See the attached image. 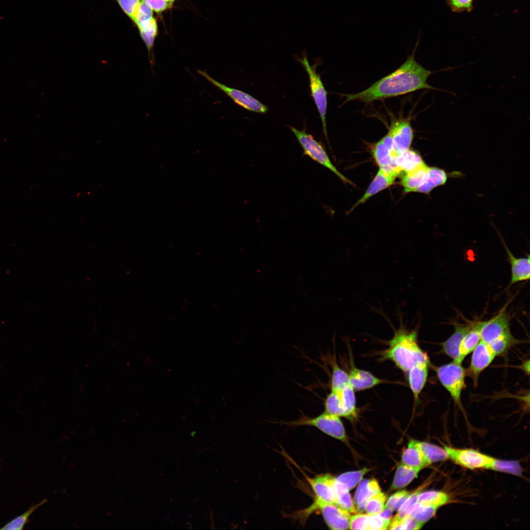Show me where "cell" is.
<instances>
[{"label":"cell","mask_w":530,"mask_h":530,"mask_svg":"<svg viewBox=\"0 0 530 530\" xmlns=\"http://www.w3.org/2000/svg\"><path fill=\"white\" fill-rule=\"evenodd\" d=\"M46 500H44L42 502L32 505L28 510H27L25 513L22 515L15 518L9 523H7L5 525L0 528V530H21L23 529L25 524L27 523V520L29 516L33 513V512L37 509L40 505L43 504Z\"/></svg>","instance_id":"f35d334b"},{"label":"cell","mask_w":530,"mask_h":530,"mask_svg":"<svg viewBox=\"0 0 530 530\" xmlns=\"http://www.w3.org/2000/svg\"><path fill=\"white\" fill-rule=\"evenodd\" d=\"M289 427L310 426L317 428L325 434L342 441L346 440V434L340 417L324 411L320 415L310 418L302 416L291 422H282Z\"/></svg>","instance_id":"5b68a950"},{"label":"cell","mask_w":530,"mask_h":530,"mask_svg":"<svg viewBox=\"0 0 530 530\" xmlns=\"http://www.w3.org/2000/svg\"><path fill=\"white\" fill-rule=\"evenodd\" d=\"M424 525L409 515L403 519L398 520L393 519L390 522L388 529L390 530H419Z\"/></svg>","instance_id":"60d3db41"},{"label":"cell","mask_w":530,"mask_h":530,"mask_svg":"<svg viewBox=\"0 0 530 530\" xmlns=\"http://www.w3.org/2000/svg\"><path fill=\"white\" fill-rule=\"evenodd\" d=\"M507 306L488 320L480 322V335L481 340L489 344L498 339L511 333L510 317L506 312Z\"/></svg>","instance_id":"30bf717a"},{"label":"cell","mask_w":530,"mask_h":530,"mask_svg":"<svg viewBox=\"0 0 530 530\" xmlns=\"http://www.w3.org/2000/svg\"><path fill=\"white\" fill-rule=\"evenodd\" d=\"M153 12L152 9L141 0L133 20L139 30L146 28L151 24L154 19Z\"/></svg>","instance_id":"d590c367"},{"label":"cell","mask_w":530,"mask_h":530,"mask_svg":"<svg viewBox=\"0 0 530 530\" xmlns=\"http://www.w3.org/2000/svg\"><path fill=\"white\" fill-rule=\"evenodd\" d=\"M331 365V391L339 392L348 384V374L339 366L335 358Z\"/></svg>","instance_id":"f546056e"},{"label":"cell","mask_w":530,"mask_h":530,"mask_svg":"<svg viewBox=\"0 0 530 530\" xmlns=\"http://www.w3.org/2000/svg\"><path fill=\"white\" fill-rule=\"evenodd\" d=\"M449 459L470 470L488 469L494 458L472 449H458L446 446Z\"/></svg>","instance_id":"9c48e42d"},{"label":"cell","mask_w":530,"mask_h":530,"mask_svg":"<svg viewBox=\"0 0 530 530\" xmlns=\"http://www.w3.org/2000/svg\"><path fill=\"white\" fill-rule=\"evenodd\" d=\"M424 487V485L418 488L416 491L411 492L407 499L397 511V514L394 517V519L400 520L409 515L411 513L419 503V494Z\"/></svg>","instance_id":"8d00e7d4"},{"label":"cell","mask_w":530,"mask_h":530,"mask_svg":"<svg viewBox=\"0 0 530 530\" xmlns=\"http://www.w3.org/2000/svg\"><path fill=\"white\" fill-rule=\"evenodd\" d=\"M387 497L381 491L369 498L365 505V510L367 514L373 515L379 513L385 507Z\"/></svg>","instance_id":"ab89813d"},{"label":"cell","mask_w":530,"mask_h":530,"mask_svg":"<svg viewBox=\"0 0 530 530\" xmlns=\"http://www.w3.org/2000/svg\"><path fill=\"white\" fill-rule=\"evenodd\" d=\"M411 493V492L406 490L395 492L388 499L385 507L389 508L393 511H398Z\"/></svg>","instance_id":"b9f144b4"},{"label":"cell","mask_w":530,"mask_h":530,"mask_svg":"<svg viewBox=\"0 0 530 530\" xmlns=\"http://www.w3.org/2000/svg\"><path fill=\"white\" fill-rule=\"evenodd\" d=\"M147 4L153 11L156 12H161L171 8L173 3L167 0H142Z\"/></svg>","instance_id":"7dc6e473"},{"label":"cell","mask_w":530,"mask_h":530,"mask_svg":"<svg viewBox=\"0 0 530 530\" xmlns=\"http://www.w3.org/2000/svg\"><path fill=\"white\" fill-rule=\"evenodd\" d=\"M336 504L345 509L349 513L355 514L358 511L355 507L349 491L343 484L339 482L335 477L334 481Z\"/></svg>","instance_id":"4316f807"},{"label":"cell","mask_w":530,"mask_h":530,"mask_svg":"<svg viewBox=\"0 0 530 530\" xmlns=\"http://www.w3.org/2000/svg\"><path fill=\"white\" fill-rule=\"evenodd\" d=\"M197 72L228 95L235 103L246 110L259 113H265L267 111L268 108L266 106L249 94L219 82L205 71L197 69Z\"/></svg>","instance_id":"ba28073f"},{"label":"cell","mask_w":530,"mask_h":530,"mask_svg":"<svg viewBox=\"0 0 530 530\" xmlns=\"http://www.w3.org/2000/svg\"><path fill=\"white\" fill-rule=\"evenodd\" d=\"M401 462L421 470L430 464L422 450L419 441L413 439L409 441L408 447L403 451Z\"/></svg>","instance_id":"44dd1931"},{"label":"cell","mask_w":530,"mask_h":530,"mask_svg":"<svg viewBox=\"0 0 530 530\" xmlns=\"http://www.w3.org/2000/svg\"><path fill=\"white\" fill-rule=\"evenodd\" d=\"M511 267V279L510 285L529 280L530 278V258L527 257L517 258L515 257L503 242Z\"/></svg>","instance_id":"e0dca14e"},{"label":"cell","mask_w":530,"mask_h":530,"mask_svg":"<svg viewBox=\"0 0 530 530\" xmlns=\"http://www.w3.org/2000/svg\"><path fill=\"white\" fill-rule=\"evenodd\" d=\"M521 341L515 339L511 333L505 335L488 344L496 356H504L510 348Z\"/></svg>","instance_id":"1f68e13d"},{"label":"cell","mask_w":530,"mask_h":530,"mask_svg":"<svg viewBox=\"0 0 530 530\" xmlns=\"http://www.w3.org/2000/svg\"><path fill=\"white\" fill-rule=\"evenodd\" d=\"M398 314L399 327L394 329V336L388 342L389 347L382 353V358L393 361L406 373L415 365L430 362L427 353L418 344L416 329H407L403 324L401 313L399 310Z\"/></svg>","instance_id":"7a4b0ae2"},{"label":"cell","mask_w":530,"mask_h":530,"mask_svg":"<svg viewBox=\"0 0 530 530\" xmlns=\"http://www.w3.org/2000/svg\"><path fill=\"white\" fill-rule=\"evenodd\" d=\"M325 411L339 417H344L339 392L331 391L324 401Z\"/></svg>","instance_id":"e575fe53"},{"label":"cell","mask_w":530,"mask_h":530,"mask_svg":"<svg viewBox=\"0 0 530 530\" xmlns=\"http://www.w3.org/2000/svg\"><path fill=\"white\" fill-rule=\"evenodd\" d=\"M470 326L471 323L468 324H454L453 333L440 344L442 353L451 358L452 361L461 363L459 360V348L462 340Z\"/></svg>","instance_id":"d6986e66"},{"label":"cell","mask_w":530,"mask_h":530,"mask_svg":"<svg viewBox=\"0 0 530 530\" xmlns=\"http://www.w3.org/2000/svg\"><path fill=\"white\" fill-rule=\"evenodd\" d=\"M394 162L398 176L403 173L413 170L425 164L419 154L410 149L401 154L396 156Z\"/></svg>","instance_id":"603a6c76"},{"label":"cell","mask_w":530,"mask_h":530,"mask_svg":"<svg viewBox=\"0 0 530 530\" xmlns=\"http://www.w3.org/2000/svg\"><path fill=\"white\" fill-rule=\"evenodd\" d=\"M350 357L348 384L355 391L369 389L385 382L384 380L374 376L369 371L356 368L352 356Z\"/></svg>","instance_id":"9a60e30c"},{"label":"cell","mask_w":530,"mask_h":530,"mask_svg":"<svg viewBox=\"0 0 530 530\" xmlns=\"http://www.w3.org/2000/svg\"><path fill=\"white\" fill-rule=\"evenodd\" d=\"M390 520H386L379 514L369 515L368 519L367 530H381L388 529Z\"/></svg>","instance_id":"ee69618b"},{"label":"cell","mask_w":530,"mask_h":530,"mask_svg":"<svg viewBox=\"0 0 530 530\" xmlns=\"http://www.w3.org/2000/svg\"><path fill=\"white\" fill-rule=\"evenodd\" d=\"M393 512V510L391 509L385 507L383 510L378 514L384 519L391 521Z\"/></svg>","instance_id":"c3c4849f"},{"label":"cell","mask_w":530,"mask_h":530,"mask_svg":"<svg viewBox=\"0 0 530 530\" xmlns=\"http://www.w3.org/2000/svg\"><path fill=\"white\" fill-rule=\"evenodd\" d=\"M388 133L392 138L393 150L396 156L409 149L413 141L414 133L408 119H398L392 122Z\"/></svg>","instance_id":"7c38bea8"},{"label":"cell","mask_w":530,"mask_h":530,"mask_svg":"<svg viewBox=\"0 0 530 530\" xmlns=\"http://www.w3.org/2000/svg\"><path fill=\"white\" fill-rule=\"evenodd\" d=\"M123 11L133 21L140 4V0H117Z\"/></svg>","instance_id":"f6af8a7d"},{"label":"cell","mask_w":530,"mask_h":530,"mask_svg":"<svg viewBox=\"0 0 530 530\" xmlns=\"http://www.w3.org/2000/svg\"><path fill=\"white\" fill-rule=\"evenodd\" d=\"M397 176L394 173L388 172L382 168H379L364 194L355 204L349 212L359 205L366 202L371 196L392 185Z\"/></svg>","instance_id":"2e32d148"},{"label":"cell","mask_w":530,"mask_h":530,"mask_svg":"<svg viewBox=\"0 0 530 530\" xmlns=\"http://www.w3.org/2000/svg\"><path fill=\"white\" fill-rule=\"evenodd\" d=\"M289 127L302 148L304 155L330 170L344 183L353 185V183L339 171L332 163L322 144L312 135L308 133L305 129L298 130L292 127Z\"/></svg>","instance_id":"277c9868"},{"label":"cell","mask_w":530,"mask_h":530,"mask_svg":"<svg viewBox=\"0 0 530 530\" xmlns=\"http://www.w3.org/2000/svg\"><path fill=\"white\" fill-rule=\"evenodd\" d=\"M447 180V175L443 169L429 167L426 181L416 192L428 194L435 187L444 185Z\"/></svg>","instance_id":"484cf974"},{"label":"cell","mask_w":530,"mask_h":530,"mask_svg":"<svg viewBox=\"0 0 530 530\" xmlns=\"http://www.w3.org/2000/svg\"><path fill=\"white\" fill-rule=\"evenodd\" d=\"M370 470V469L365 467L360 470L344 473L336 478L349 491L354 488L362 479L363 476Z\"/></svg>","instance_id":"836d02e7"},{"label":"cell","mask_w":530,"mask_h":530,"mask_svg":"<svg viewBox=\"0 0 530 530\" xmlns=\"http://www.w3.org/2000/svg\"><path fill=\"white\" fill-rule=\"evenodd\" d=\"M450 499L448 494L441 491H421L419 495V503L421 504L431 505L439 508L448 504Z\"/></svg>","instance_id":"f1b7e54d"},{"label":"cell","mask_w":530,"mask_h":530,"mask_svg":"<svg viewBox=\"0 0 530 530\" xmlns=\"http://www.w3.org/2000/svg\"><path fill=\"white\" fill-rule=\"evenodd\" d=\"M488 470L508 473L520 476L523 473V469L520 463L513 460H503L494 458L489 465Z\"/></svg>","instance_id":"4dcf8cb0"},{"label":"cell","mask_w":530,"mask_h":530,"mask_svg":"<svg viewBox=\"0 0 530 530\" xmlns=\"http://www.w3.org/2000/svg\"><path fill=\"white\" fill-rule=\"evenodd\" d=\"M420 446L429 462H434L446 460L448 459L447 451L445 448L424 442L419 441Z\"/></svg>","instance_id":"d6a6232c"},{"label":"cell","mask_w":530,"mask_h":530,"mask_svg":"<svg viewBox=\"0 0 530 530\" xmlns=\"http://www.w3.org/2000/svg\"><path fill=\"white\" fill-rule=\"evenodd\" d=\"M306 478L315 494V497L336 504L334 476L326 473L317 475L314 477L306 476Z\"/></svg>","instance_id":"5bb4252c"},{"label":"cell","mask_w":530,"mask_h":530,"mask_svg":"<svg viewBox=\"0 0 530 530\" xmlns=\"http://www.w3.org/2000/svg\"><path fill=\"white\" fill-rule=\"evenodd\" d=\"M380 491L381 489L375 479H362L359 483L354 497L353 502L357 511H364L369 498Z\"/></svg>","instance_id":"ffe728a7"},{"label":"cell","mask_w":530,"mask_h":530,"mask_svg":"<svg viewBox=\"0 0 530 530\" xmlns=\"http://www.w3.org/2000/svg\"><path fill=\"white\" fill-rule=\"evenodd\" d=\"M420 35L411 55L396 70L373 83L366 89L355 94H346L345 103L357 100L370 104L406 94L422 89H437L427 80L432 72L420 65L415 54L420 42Z\"/></svg>","instance_id":"6da1fadb"},{"label":"cell","mask_w":530,"mask_h":530,"mask_svg":"<svg viewBox=\"0 0 530 530\" xmlns=\"http://www.w3.org/2000/svg\"><path fill=\"white\" fill-rule=\"evenodd\" d=\"M167 0L169 1L170 2L173 3V4L174 2L175 1V0Z\"/></svg>","instance_id":"681fc988"},{"label":"cell","mask_w":530,"mask_h":530,"mask_svg":"<svg viewBox=\"0 0 530 530\" xmlns=\"http://www.w3.org/2000/svg\"><path fill=\"white\" fill-rule=\"evenodd\" d=\"M496 356L489 345L481 340L473 350L470 365L465 372L466 375L472 379L475 387L478 385L481 373L491 364Z\"/></svg>","instance_id":"8fae6325"},{"label":"cell","mask_w":530,"mask_h":530,"mask_svg":"<svg viewBox=\"0 0 530 530\" xmlns=\"http://www.w3.org/2000/svg\"><path fill=\"white\" fill-rule=\"evenodd\" d=\"M308 74L309 80L311 96L313 97L321 119L323 132L329 143L328 139L326 116L327 107V92L325 89L320 75L316 71L315 65L310 64L307 56L303 54L302 58L298 59Z\"/></svg>","instance_id":"52a82bcc"},{"label":"cell","mask_w":530,"mask_h":530,"mask_svg":"<svg viewBox=\"0 0 530 530\" xmlns=\"http://www.w3.org/2000/svg\"><path fill=\"white\" fill-rule=\"evenodd\" d=\"M438 509L433 505L418 503L409 515L418 522L424 524L435 515Z\"/></svg>","instance_id":"74e56055"},{"label":"cell","mask_w":530,"mask_h":530,"mask_svg":"<svg viewBox=\"0 0 530 530\" xmlns=\"http://www.w3.org/2000/svg\"><path fill=\"white\" fill-rule=\"evenodd\" d=\"M421 470L401 462L398 465L391 489L396 490L406 486L417 477Z\"/></svg>","instance_id":"d4e9b609"},{"label":"cell","mask_w":530,"mask_h":530,"mask_svg":"<svg viewBox=\"0 0 530 530\" xmlns=\"http://www.w3.org/2000/svg\"><path fill=\"white\" fill-rule=\"evenodd\" d=\"M429 166L425 163L413 170L403 173L401 176V184L405 193L416 192L426 181L428 174Z\"/></svg>","instance_id":"7402d4cb"},{"label":"cell","mask_w":530,"mask_h":530,"mask_svg":"<svg viewBox=\"0 0 530 530\" xmlns=\"http://www.w3.org/2000/svg\"><path fill=\"white\" fill-rule=\"evenodd\" d=\"M480 325V322H471L470 327L464 336L459 346L460 363H462L466 356L473 351L481 341Z\"/></svg>","instance_id":"cb8c5ba5"},{"label":"cell","mask_w":530,"mask_h":530,"mask_svg":"<svg viewBox=\"0 0 530 530\" xmlns=\"http://www.w3.org/2000/svg\"><path fill=\"white\" fill-rule=\"evenodd\" d=\"M354 390L348 384L339 394L344 412V418L353 420L357 417V411Z\"/></svg>","instance_id":"83f0119b"},{"label":"cell","mask_w":530,"mask_h":530,"mask_svg":"<svg viewBox=\"0 0 530 530\" xmlns=\"http://www.w3.org/2000/svg\"><path fill=\"white\" fill-rule=\"evenodd\" d=\"M434 370L438 379L448 391L452 399L455 408H458L465 414L461 402V394L465 386V370L461 363L452 362L439 367Z\"/></svg>","instance_id":"3957f363"},{"label":"cell","mask_w":530,"mask_h":530,"mask_svg":"<svg viewBox=\"0 0 530 530\" xmlns=\"http://www.w3.org/2000/svg\"><path fill=\"white\" fill-rule=\"evenodd\" d=\"M429 363L430 362L419 363L413 366L406 373L409 385L414 397L415 406L418 401L419 396L427 381Z\"/></svg>","instance_id":"ac0fdd59"},{"label":"cell","mask_w":530,"mask_h":530,"mask_svg":"<svg viewBox=\"0 0 530 530\" xmlns=\"http://www.w3.org/2000/svg\"><path fill=\"white\" fill-rule=\"evenodd\" d=\"M350 516L349 529L367 530L369 514L355 513Z\"/></svg>","instance_id":"bcb514c9"},{"label":"cell","mask_w":530,"mask_h":530,"mask_svg":"<svg viewBox=\"0 0 530 530\" xmlns=\"http://www.w3.org/2000/svg\"><path fill=\"white\" fill-rule=\"evenodd\" d=\"M318 510L331 530H342L349 529L350 513L338 505L324 501L315 497L313 503L306 509L300 511L301 514L306 516Z\"/></svg>","instance_id":"8992f818"},{"label":"cell","mask_w":530,"mask_h":530,"mask_svg":"<svg viewBox=\"0 0 530 530\" xmlns=\"http://www.w3.org/2000/svg\"><path fill=\"white\" fill-rule=\"evenodd\" d=\"M474 0H446L447 4L452 12H471L474 9Z\"/></svg>","instance_id":"7bdbcfd3"},{"label":"cell","mask_w":530,"mask_h":530,"mask_svg":"<svg viewBox=\"0 0 530 530\" xmlns=\"http://www.w3.org/2000/svg\"><path fill=\"white\" fill-rule=\"evenodd\" d=\"M372 153L379 168L398 176L394 162L396 155L393 151L392 138L388 133L374 145Z\"/></svg>","instance_id":"4fadbf2b"}]
</instances>
